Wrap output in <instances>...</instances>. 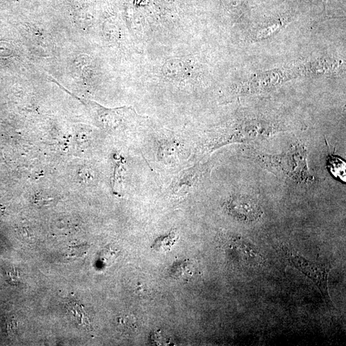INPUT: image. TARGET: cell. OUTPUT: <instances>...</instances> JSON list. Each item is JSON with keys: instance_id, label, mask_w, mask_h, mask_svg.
<instances>
[{"instance_id": "6da1fadb", "label": "cell", "mask_w": 346, "mask_h": 346, "mask_svg": "<svg viewBox=\"0 0 346 346\" xmlns=\"http://www.w3.org/2000/svg\"><path fill=\"white\" fill-rule=\"evenodd\" d=\"M265 162L272 168L298 182L307 183L312 180L308 172L307 152L303 146L296 145L285 154L263 157Z\"/></svg>"}, {"instance_id": "7a4b0ae2", "label": "cell", "mask_w": 346, "mask_h": 346, "mask_svg": "<svg viewBox=\"0 0 346 346\" xmlns=\"http://www.w3.org/2000/svg\"><path fill=\"white\" fill-rule=\"evenodd\" d=\"M91 105L96 112L101 125L107 130H137V127L142 125L146 119L137 114L131 107L109 109L96 103H91Z\"/></svg>"}, {"instance_id": "3957f363", "label": "cell", "mask_w": 346, "mask_h": 346, "mask_svg": "<svg viewBox=\"0 0 346 346\" xmlns=\"http://www.w3.org/2000/svg\"><path fill=\"white\" fill-rule=\"evenodd\" d=\"M288 262L310 278L317 285L328 305L333 306L328 290V280L331 267L324 264L314 263L293 250L283 246L282 248Z\"/></svg>"}, {"instance_id": "277c9868", "label": "cell", "mask_w": 346, "mask_h": 346, "mask_svg": "<svg viewBox=\"0 0 346 346\" xmlns=\"http://www.w3.org/2000/svg\"><path fill=\"white\" fill-rule=\"evenodd\" d=\"M227 208L233 215L245 221H254L262 214L259 206L247 197L235 196L231 198Z\"/></svg>"}, {"instance_id": "5b68a950", "label": "cell", "mask_w": 346, "mask_h": 346, "mask_svg": "<svg viewBox=\"0 0 346 346\" xmlns=\"http://www.w3.org/2000/svg\"><path fill=\"white\" fill-rule=\"evenodd\" d=\"M328 167L335 178L346 182V163L343 159L335 155H330L328 157Z\"/></svg>"}, {"instance_id": "8992f818", "label": "cell", "mask_w": 346, "mask_h": 346, "mask_svg": "<svg viewBox=\"0 0 346 346\" xmlns=\"http://www.w3.org/2000/svg\"><path fill=\"white\" fill-rule=\"evenodd\" d=\"M178 236L175 232L170 233L168 236H160L155 240L153 248L157 251H169L178 240Z\"/></svg>"}, {"instance_id": "52a82bcc", "label": "cell", "mask_w": 346, "mask_h": 346, "mask_svg": "<svg viewBox=\"0 0 346 346\" xmlns=\"http://www.w3.org/2000/svg\"><path fill=\"white\" fill-rule=\"evenodd\" d=\"M122 159L120 158V160H116V166L115 169V174L114 178V184H113V188L115 190L121 189V187L122 186L123 182V173L124 170L123 166Z\"/></svg>"}, {"instance_id": "ba28073f", "label": "cell", "mask_w": 346, "mask_h": 346, "mask_svg": "<svg viewBox=\"0 0 346 346\" xmlns=\"http://www.w3.org/2000/svg\"><path fill=\"white\" fill-rule=\"evenodd\" d=\"M53 200V198L39 194L34 198V204H38V205H45V204H49Z\"/></svg>"}, {"instance_id": "9c48e42d", "label": "cell", "mask_w": 346, "mask_h": 346, "mask_svg": "<svg viewBox=\"0 0 346 346\" xmlns=\"http://www.w3.org/2000/svg\"><path fill=\"white\" fill-rule=\"evenodd\" d=\"M4 210H5V209H4L3 206H0V217L3 214Z\"/></svg>"}]
</instances>
